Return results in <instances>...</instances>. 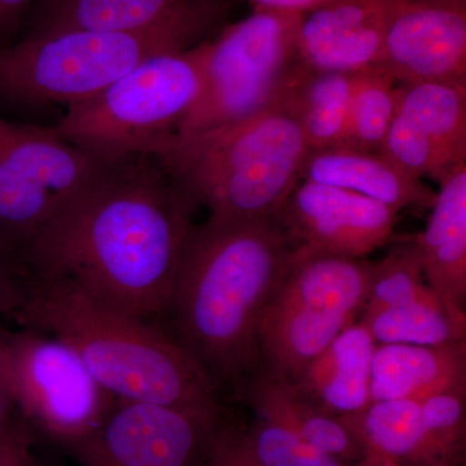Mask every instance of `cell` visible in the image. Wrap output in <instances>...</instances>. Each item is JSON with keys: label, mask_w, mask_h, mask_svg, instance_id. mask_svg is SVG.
Returning a JSON list of instances; mask_svg holds the SVG:
<instances>
[{"label": "cell", "mask_w": 466, "mask_h": 466, "mask_svg": "<svg viewBox=\"0 0 466 466\" xmlns=\"http://www.w3.org/2000/svg\"><path fill=\"white\" fill-rule=\"evenodd\" d=\"M196 208L157 159H118L18 253L30 278L152 323L167 311Z\"/></svg>", "instance_id": "1"}, {"label": "cell", "mask_w": 466, "mask_h": 466, "mask_svg": "<svg viewBox=\"0 0 466 466\" xmlns=\"http://www.w3.org/2000/svg\"><path fill=\"white\" fill-rule=\"evenodd\" d=\"M294 248L276 218L192 226L162 318L217 388L258 372L260 319Z\"/></svg>", "instance_id": "2"}, {"label": "cell", "mask_w": 466, "mask_h": 466, "mask_svg": "<svg viewBox=\"0 0 466 466\" xmlns=\"http://www.w3.org/2000/svg\"><path fill=\"white\" fill-rule=\"evenodd\" d=\"M17 318L69 346L116 398L216 410L217 385L164 329L66 281L26 278Z\"/></svg>", "instance_id": "3"}, {"label": "cell", "mask_w": 466, "mask_h": 466, "mask_svg": "<svg viewBox=\"0 0 466 466\" xmlns=\"http://www.w3.org/2000/svg\"><path fill=\"white\" fill-rule=\"evenodd\" d=\"M297 79L256 115L171 135L152 156L196 207L208 208V219L275 218L299 186L309 148L300 126Z\"/></svg>", "instance_id": "4"}, {"label": "cell", "mask_w": 466, "mask_h": 466, "mask_svg": "<svg viewBox=\"0 0 466 466\" xmlns=\"http://www.w3.org/2000/svg\"><path fill=\"white\" fill-rule=\"evenodd\" d=\"M204 84L202 43L147 58L54 126L66 142L113 162L148 156L177 134Z\"/></svg>", "instance_id": "5"}, {"label": "cell", "mask_w": 466, "mask_h": 466, "mask_svg": "<svg viewBox=\"0 0 466 466\" xmlns=\"http://www.w3.org/2000/svg\"><path fill=\"white\" fill-rule=\"evenodd\" d=\"M376 262L294 248L259 325L263 370L294 381L366 308Z\"/></svg>", "instance_id": "6"}, {"label": "cell", "mask_w": 466, "mask_h": 466, "mask_svg": "<svg viewBox=\"0 0 466 466\" xmlns=\"http://www.w3.org/2000/svg\"><path fill=\"white\" fill-rule=\"evenodd\" d=\"M196 47L171 32L64 30L0 46V99L67 108L96 96L147 58Z\"/></svg>", "instance_id": "7"}, {"label": "cell", "mask_w": 466, "mask_h": 466, "mask_svg": "<svg viewBox=\"0 0 466 466\" xmlns=\"http://www.w3.org/2000/svg\"><path fill=\"white\" fill-rule=\"evenodd\" d=\"M302 15L254 9L202 43L204 84L177 134L196 133L247 118L271 106L302 72Z\"/></svg>", "instance_id": "8"}, {"label": "cell", "mask_w": 466, "mask_h": 466, "mask_svg": "<svg viewBox=\"0 0 466 466\" xmlns=\"http://www.w3.org/2000/svg\"><path fill=\"white\" fill-rule=\"evenodd\" d=\"M109 162L54 127L0 118V236L18 248L76 198Z\"/></svg>", "instance_id": "9"}, {"label": "cell", "mask_w": 466, "mask_h": 466, "mask_svg": "<svg viewBox=\"0 0 466 466\" xmlns=\"http://www.w3.org/2000/svg\"><path fill=\"white\" fill-rule=\"evenodd\" d=\"M2 341L9 388L24 419L69 449L99 426L116 398L69 346L32 329L2 334Z\"/></svg>", "instance_id": "10"}, {"label": "cell", "mask_w": 466, "mask_h": 466, "mask_svg": "<svg viewBox=\"0 0 466 466\" xmlns=\"http://www.w3.org/2000/svg\"><path fill=\"white\" fill-rule=\"evenodd\" d=\"M223 424L219 410L116 398L70 450L82 466H204Z\"/></svg>", "instance_id": "11"}, {"label": "cell", "mask_w": 466, "mask_h": 466, "mask_svg": "<svg viewBox=\"0 0 466 466\" xmlns=\"http://www.w3.org/2000/svg\"><path fill=\"white\" fill-rule=\"evenodd\" d=\"M226 9V0H36L24 27L25 35L171 32L198 46L213 38Z\"/></svg>", "instance_id": "12"}, {"label": "cell", "mask_w": 466, "mask_h": 466, "mask_svg": "<svg viewBox=\"0 0 466 466\" xmlns=\"http://www.w3.org/2000/svg\"><path fill=\"white\" fill-rule=\"evenodd\" d=\"M275 218L296 248L366 258L390 241L398 213L348 189L302 180Z\"/></svg>", "instance_id": "13"}, {"label": "cell", "mask_w": 466, "mask_h": 466, "mask_svg": "<svg viewBox=\"0 0 466 466\" xmlns=\"http://www.w3.org/2000/svg\"><path fill=\"white\" fill-rule=\"evenodd\" d=\"M377 67L398 85L466 82V0H403Z\"/></svg>", "instance_id": "14"}, {"label": "cell", "mask_w": 466, "mask_h": 466, "mask_svg": "<svg viewBox=\"0 0 466 466\" xmlns=\"http://www.w3.org/2000/svg\"><path fill=\"white\" fill-rule=\"evenodd\" d=\"M403 0H333L300 16L299 52L314 72L355 73L379 66L386 27Z\"/></svg>", "instance_id": "15"}, {"label": "cell", "mask_w": 466, "mask_h": 466, "mask_svg": "<svg viewBox=\"0 0 466 466\" xmlns=\"http://www.w3.org/2000/svg\"><path fill=\"white\" fill-rule=\"evenodd\" d=\"M424 232L416 238L429 287L466 329V164L440 183Z\"/></svg>", "instance_id": "16"}, {"label": "cell", "mask_w": 466, "mask_h": 466, "mask_svg": "<svg viewBox=\"0 0 466 466\" xmlns=\"http://www.w3.org/2000/svg\"><path fill=\"white\" fill-rule=\"evenodd\" d=\"M300 180L348 189L397 213L408 208H431L437 195L380 153L346 147L309 150Z\"/></svg>", "instance_id": "17"}, {"label": "cell", "mask_w": 466, "mask_h": 466, "mask_svg": "<svg viewBox=\"0 0 466 466\" xmlns=\"http://www.w3.org/2000/svg\"><path fill=\"white\" fill-rule=\"evenodd\" d=\"M451 389H466L465 341L376 346L370 367V401H421Z\"/></svg>", "instance_id": "18"}, {"label": "cell", "mask_w": 466, "mask_h": 466, "mask_svg": "<svg viewBox=\"0 0 466 466\" xmlns=\"http://www.w3.org/2000/svg\"><path fill=\"white\" fill-rule=\"evenodd\" d=\"M376 346L357 321L312 359L291 383L334 416L361 412L370 403V367Z\"/></svg>", "instance_id": "19"}, {"label": "cell", "mask_w": 466, "mask_h": 466, "mask_svg": "<svg viewBox=\"0 0 466 466\" xmlns=\"http://www.w3.org/2000/svg\"><path fill=\"white\" fill-rule=\"evenodd\" d=\"M249 383L259 416L283 425L309 446L351 464H361L366 459V451L341 417L319 407L288 380L260 370Z\"/></svg>", "instance_id": "20"}, {"label": "cell", "mask_w": 466, "mask_h": 466, "mask_svg": "<svg viewBox=\"0 0 466 466\" xmlns=\"http://www.w3.org/2000/svg\"><path fill=\"white\" fill-rule=\"evenodd\" d=\"M341 419L360 441L366 459L400 466H446L426 431L420 401H370L361 412Z\"/></svg>", "instance_id": "21"}, {"label": "cell", "mask_w": 466, "mask_h": 466, "mask_svg": "<svg viewBox=\"0 0 466 466\" xmlns=\"http://www.w3.org/2000/svg\"><path fill=\"white\" fill-rule=\"evenodd\" d=\"M395 99V110L431 142L447 173L466 164V82L398 85Z\"/></svg>", "instance_id": "22"}, {"label": "cell", "mask_w": 466, "mask_h": 466, "mask_svg": "<svg viewBox=\"0 0 466 466\" xmlns=\"http://www.w3.org/2000/svg\"><path fill=\"white\" fill-rule=\"evenodd\" d=\"M355 75L314 72L303 66L296 94L309 150L346 146Z\"/></svg>", "instance_id": "23"}, {"label": "cell", "mask_w": 466, "mask_h": 466, "mask_svg": "<svg viewBox=\"0 0 466 466\" xmlns=\"http://www.w3.org/2000/svg\"><path fill=\"white\" fill-rule=\"evenodd\" d=\"M376 345L435 346L465 341L466 329L447 314L441 299L413 300L359 318Z\"/></svg>", "instance_id": "24"}, {"label": "cell", "mask_w": 466, "mask_h": 466, "mask_svg": "<svg viewBox=\"0 0 466 466\" xmlns=\"http://www.w3.org/2000/svg\"><path fill=\"white\" fill-rule=\"evenodd\" d=\"M395 85L381 67L355 75L346 148L379 153L397 109Z\"/></svg>", "instance_id": "25"}, {"label": "cell", "mask_w": 466, "mask_h": 466, "mask_svg": "<svg viewBox=\"0 0 466 466\" xmlns=\"http://www.w3.org/2000/svg\"><path fill=\"white\" fill-rule=\"evenodd\" d=\"M431 299L440 297L425 283L421 253L416 238H412L397 245L385 258L376 262L375 278L361 314L413 300Z\"/></svg>", "instance_id": "26"}, {"label": "cell", "mask_w": 466, "mask_h": 466, "mask_svg": "<svg viewBox=\"0 0 466 466\" xmlns=\"http://www.w3.org/2000/svg\"><path fill=\"white\" fill-rule=\"evenodd\" d=\"M379 153L415 179L431 177L440 184L450 174L431 142L397 110Z\"/></svg>", "instance_id": "27"}, {"label": "cell", "mask_w": 466, "mask_h": 466, "mask_svg": "<svg viewBox=\"0 0 466 466\" xmlns=\"http://www.w3.org/2000/svg\"><path fill=\"white\" fill-rule=\"evenodd\" d=\"M466 389H451L420 401L429 437L446 466H453L465 438Z\"/></svg>", "instance_id": "28"}, {"label": "cell", "mask_w": 466, "mask_h": 466, "mask_svg": "<svg viewBox=\"0 0 466 466\" xmlns=\"http://www.w3.org/2000/svg\"><path fill=\"white\" fill-rule=\"evenodd\" d=\"M247 441L260 466H297L302 441L283 425L259 416Z\"/></svg>", "instance_id": "29"}, {"label": "cell", "mask_w": 466, "mask_h": 466, "mask_svg": "<svg viewBox=\"0 0 466 466\" xmlns=\"http://www.w3.org/2000/svg\"><path fill=\"white\" fill-rule=\"evenodd\" d=\"M204 466H260L251 455L247 434L223 425Z\"/></svg>", "instance_id": "30"}, {"label": "cell", "mask_w": 466, "mask_h": 466, "mask_svg": "<svg viewBox=\"0 0 466 466\" xmlns=\"http://www.w3.org/2000/svg\"><path fill=\"white\" fill-rule=\"evenodd\" d=\"M0 466H41L25 426L14 422L0 434Z\"/></svg>", "instance_id": "31"}, {"label": "cell", "mask_w": 466, "mask_h": 466, "mask_svg": "<svg viewBox=\"0 0 466 466\" xmlns=\"http://www.w3.org/2000/svg\"><path fill=\"white\" fill-rule=\"evenodd\" d=\"M36 0H0V46L14 42Z\"/></svg>", "instance_id": "32"}, {"label": "cell", "mask_w": 466, "mask_h": 466, "mask_svg": "<svg viewBox=\"0 0 466 466\" xmlns=\"http://www.w3.org/2000/svg\"><path fill=\"white\" fill-rule=\"evenodd\" d=\"M26 279L20 281L8 267L0 263V315L16 312L25 297Z\"/></svg>", "instance_id": "33"}, {"label": "cell", "mask_w": 466, "mask_h": 466, "mask_svg": "<svg viewBox=\"0 0 466 466\" xmlns=\"http://www.w3.org/2000/svg\"><path fill=\"white\" fill-rule=\"evenodd\" d=\"M16 410L11 388H9L7 372H5V357H3V341L0 334V434L14 424V412Z\"/></svg>", "instance_id": "34"}, {"label": "cell", "mask_w": 466, "mask_h": 466, "mask_svg": "<svg viewBox=\"0 0 466 466\" xmlns=\"http://www.w3.org/2000/svg\"><path fill=\"white\" fill-rule=\"evenodd\" d=\"M253 9H272V11L308 14L333 0H247Z\"/></svg>", "instance_id": "35"}, {"label": "cell", "mask_w": 466, "mask_h": 466, "mask_svg": "<svg viewBox=\"0 0 466 466\" xmlns=\"http://www.w3.org/2000/svg\"><path fill=\"white\" fill-rule=\"evenodd\" d=\"M300 441L297 466H359Z\"/></svg>", "instance_id": "36"}, {"label": "cell", "mask_w": 466, "mask_h": 466, "mask_svg": "<svg viewBox=\"0 0 466 466\" xmlns=\"http://www.w3.org/2000/svg\"><path fill=\"white\" fill-rule=\"evenodd\" d=\"M360 466H400L394 462L388 461V460L380 459H366L361 462Z\"/></svg>", "instance_id": "37"}]
</instances>
